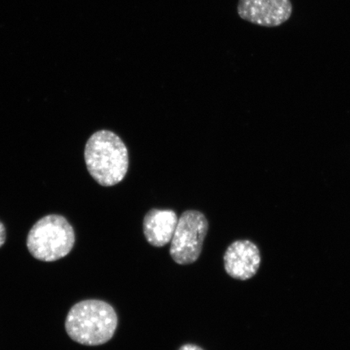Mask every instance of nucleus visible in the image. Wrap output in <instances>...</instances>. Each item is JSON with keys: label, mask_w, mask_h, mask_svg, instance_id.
<instances>
[{"label": "nucleus", "mask_w": 350, "mask_h": 350, "mask_svg": "<svg viewBox=\"0 0 350 350\" xmlns=\"http://www.w3.org/2000/svg\"><path fill=\"white\" fill-rule=\"evenodd\" d=\"M85 161L88 172L100 186L118 185L129 172L128 148L119 135L109 130L96 131L88 139Z\"/></svg>", "instance_id": "obj_1"}, {"label": "nucleus", "mask_w": 350, "mask_h": 350, "mask_svg": "<svg viewBox=\"0 0 350 350\" xmlns=\"http://www.w3.org/2000/svg\"><path fill=\"white\" fill-rule=\"evenodd\" d=\"M118 317L107 301L88 299L79 301L70 309L65 321L69 338L87 347L106 344L116 334Z\"/></svg>", "instance_id": "obj_2"}, {"label": "nucleus", "mask_w": 350, "mask_h": 350, "mask_svg": "<svg viewBox=\"0 0 350 350\" xmlns=\"http://www.w3.org/2000/svg\"><path fill=\"white\" fill-rule=\"evenodd\" d=\"M75 242V231L67 219L59 214H50L35 223L26 245L35 259L54 262L67 256Z\"/></svg>", "instance_id": "obj_3"}, {"label": "nucleus", "mask_w": 350, "mask_h": 350, "mask_svg": "<svg viewBox=\"0 0 350 350\" xmlns=\"http://www.w3.org/2000/svg\"><path fill=\"white\" fill-rule=\"evenodd\" d=\"M208 230V221L204 213L197 210L183 213L170 244V255L173 260L178 265H187L198 260Z\"/></svg>", "instance_id": "obj_4"}, {"label": "nucleus", "mask_w": 350, "mask_h": 350, "mask_svg": "<svg viewBox=\"0 0 350 350\" xmlns=\"http://www.w3.org/2000/svg\"><path fill=\"white\" fill-rule=\"evenodd\" d=\"M238 14L244 21L265 27H277L292 15L291 0H239Z\"/></svg>", "instance_id": "obj_5"}, {"label": "nucleus", "mask_w": 350, "mask_h": 350, "mask_svg": "<svg viewBox=\"0 0 350 350\" xmlns=\"http://www.w3.org/2000/svg\"><path fill=\"white\" fill-rule=\"evenodd\" d=\"M261 256L259 248L250 240H237L226 249L224 268L232 278L247 281L260 269Z\"/></svg>", "instance_id": "obj_6"}, {"label": "nucleus", "mask_w": 350, "mask_h": 350, "mask_svg": "<svg viewBox=\"0 0 350 350\" xmlns=\"http://www.w3.org/2000/svg\"><path fill=\"white\" fill-rule=\"evenodd\" d=\"M177 213L172 209L152 208L143 221V231L152 247H163L172 242L178 224Z\"/></svg>", "instance_id": "obj_7"}, {"label": "nucleus", "mask_w": 350, "mask_h": 350, "mask_svg": "<svg viewBox=\"0 0 350 350\" xmlns=\"http://www.w3.org/2000/svg\"><path fill=\"white\" fill-rule=\"evenodd\" d=\"M7 232L5 226L2 221H0V248H1L6 242Z\"/></svg>", "instance_id": "obj_8"}, {"label": "nucleus", "mask_w": 350, "mask_h": 350, "mask_svg": "<svg viewBox=\"0 0 350 350\" xmlns=\"http://www.w3.org/2000/svg\"><path fill=\"white\" fill-rule=\"evenodd\" d=\"M178 350H204L202 348L198 347V345L193 344H186L182 345Z\"/></svg>", "instance_id": "obj_9"}]
</instances>
